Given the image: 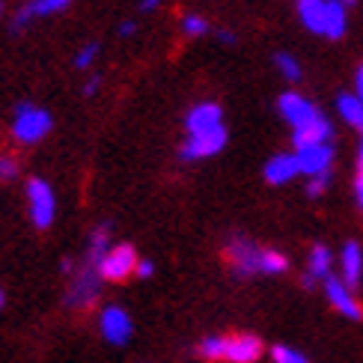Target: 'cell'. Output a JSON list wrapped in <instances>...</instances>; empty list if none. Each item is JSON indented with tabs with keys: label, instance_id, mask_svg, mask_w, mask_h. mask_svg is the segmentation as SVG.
I'll use <instances>...</instances> for the list:
<instances>
[{
	"label": "cell",
	"instance_id": "24",
	"mask_svg": "<svg viewBox=\"0 0 363 363\" xmlns=\"http://www.w3.org/2000/svg\"><path fill=\"white\" fill-rule=\"evenodd\" d=\"M271 357H274V363H310L304 354L289 349V345H274V349H271Z\"/></svg>",
	"mask_w": 363,
	"mask_h": 363
},
{
	"label": "cell",
	"instance_id": "8",
	"mask_svg": "<svg viewBox=\"0 0 363 363\" xmlns=\"http://www.w3.org/2000/svg\"><path fill=\"white\" fill-rule=\"evenodd\" d=\"M262 357V340L253 334L223 337V360L230 363H256Z\"/></svg>",
	"mask_w": 363,
	"mask_h": 363
},
{
	"label": "cell",
	"instance_id": "19",
	"mask_svg": "<svg viewBox=\"0 0 363 363\" xmlns=\"http://www.w3.org/2000/svg\"><path fill=\"white\" fill-rule=\"evenodd\" d=\"M298 18L310 33L325 36V0H304V4H298Z\"/></svg>",
	"mask_w": 363,
	"mask_h": 363
},
{
	"label": "cell",
	"instance_id": "23",
	"mask_svg": "<svg viewBox=\"0 0 363 363\" xmlns=\"http://www.w3.org/2000/svg\"><path fill=\"white\" fill-rule=\"evenodd\" d=\"M200 357H206V360H223V337H206L200 342Z\"/></svg>",
	"mask_w": 363,
	"mask_h": 363
},
{
	"label": "cell",
	"instance_id": "9",
	"mask_svg": "<svg viewBox=\"0 0 363 363\" xmlns=\"http://www.w3.org/2000/svg\"><path fill=\"white\" fill-rule=\"evenodd\" d=\"M334 140V125L325 113H319L313 123L301 125L292 131V143H295V152L298 149H310V146H322V143H330Z\"/></svg>",
	"mask_w": 363,
	"mask_h": 363
},
{
	"label": "cell",
	"instance_id": "12",
	"mask_svg": "<svg viewBox=\"0 0 363 363\" xmlns=\"http://www.w3.org/2000/svg\"><path fill=\"white\" fill-rule=\"evenodd\" d=\"M101 334L113 345H125L131 340V315L123 307H108L101 313Z\"/></svg>",
	"mask_w": 363,
	"mask_h": 363
},
{
	"label": "cell",
	"instance_id": "1",
	"mask_svg": "<svg viewBox=\"0 0 363 363\" xmlns=\"http://www.w3.org/2000/svg\"><path fill=\"white\" fill-rule=\"evenodd\" d=\"M48 131H51V113H48V111L33 108V104H27V101L15 108V123H12L15 140H21V143H36V140H42Z\"/></svg>",
	"mask_w": 363,
	"mask_h": 363
},
{
	"label": "cell",
	"instance_id": "14",
	"mask_svg": "<svg viewBox=\"0 0 363 363\" xmlns=\"http://www.w3.org/2000/svg\"><path fill=\"white\" fill-rule=\"evenodd\" d=\"M340 277L349 289H357L363 280V247L360 241H345L340 250Z\"/></svg>",
	"mask_w": 363,
	"mask_h": 363
},
{
	"label": "cell",
	"instance_id": "5",
	"mask_svg": "<svg viewBox=\"0 0 363 363\" xmlns=\"http://www.w3.org/2000/svg\"><path fill=\"white\" fill-rule=\"evenodd\" d=\"M27 200H30V218L39 230H48L54 220V191L48 182L42 179H30L27 182Z\"/></svg>",
	"mask_w": 363,
	"mask_h": 363
},
{
	"label": "cell",
	"instance_id": "15",
	"mask_svg": "<svg viewBox=\"0 0 363 363\" xmlns=\"http://www.w3.org/2000/svg\"><path fill=\"white\" fill-rule=\"evenodd\" d=\"M99 277L101 274H96V265L86 262V268L81 271L78 277H74L72 289H69V304L72 307H89V304H93L96 295H99Z\"/></svg>",
	"mask_w": 363,
	"mask_h": 363
},
{
	"label": "cell",
	"instance_id": "13",
	"mask_svg": "<svg viewBox=\"0 0 363 363\" xmlns=\"http://www.w3.org/2000/svg\"><path fill=\"white\" fill-rule=\"evenodd\" d=\"M295 176H301L298 152H277V155L268 158V164H265V182L268 185H289Z\"/></svg>",
	"mask_w": 363,
	"mask_h": 363
},
{
	"label": "cell",
	"instance_id": "18",
	"mask_svg": "<svg viewBox=\"0 0 363 363\" xmlns=\"http://www.w3.org/2000/svg\"><path fill=\"white\" fill-rule=\"evenodd\" d=\"M337 113H340V119H345L349 128L363 134V101L354 93H340L337 96Z\"/></svg>",
	"mask_w": 363,
	"mask_h": 363
},
{
	"label": "cell",
	"instance_id": "16",
	"mask_svg": "<svg viewBox=\"0 0 363 363\" xmlns=\"http://www.w3.org/2000/svg\"><path fill=\"white\" fill-rule=\"evenodd\" d=\"M349 30V6L342 0H325V39L340 42Z\"/></svg>",
	"mask_w": 363,
	"mask_h": 363
},
{
	"label": "cell",
	"instance_id": "20",
	"mask_svg": "<svg viewBox=\"0 0 363 363\" xmlns=\"http://www.w3.org/2000/svg\"><path fill=\"white\" fill-rule=\"evenodd\" d=\"M69 4H72V0H33V4L24 6L18 15H15V30H18L21 24H27L33 15H51V12L66 9Z\"/></svg>",
	"mask_w": 363,
	"mask_h": 363
},
{
	"label": "cell",
	"instance_id": "39",
	"mask_svg": "<svg viewBox=\"0 0 363 363\" xmlns=\"http://www.w3.org/2000/svg\"><path fill=\"white\" fill-rule=\"evenodd\" d=\"M0 12H4V4H0Z\"/></svg>",
	"mask_w": 363,
	"mask_h": 363
},
{
	"label": "cell",
	"instance_id": "34",
	"mask_svg": "<svg viewBox=\"0 0 363 363\" xmlns=\"http://www.w3.org/2000/svg\"><path fill=\"white\" fill-rule=\"evenodd\" d=\"M119 33H123V36H131V33H134V24H131V21H125L123 27H119Z\"/></svg>",
	"mask_w": 363,
	"mask_h": 363
},
{
	"label": "cell",
	"instance_id": "21",
	"mask_svg": "<svg viewBox=\"0 0 363 363\" xmlns=\"http://www.w3.org/2000/svg\"><path fill=\"white\" fill-rule=\"evenodd\" d=\"M274 66H277V72L283 74L286 81H301V63H298V57L286 54V51H277L274 54Z\"/></svg>",
	"mask_w": 363,
	"mask_h": 363
},
{
	"label": "cell",
	"instance_id": "17",
	"mask_svg": "<svg viewBox=\"0 0 363 363\" xmlns=\"http://www.w3.org/2000/svg\"><path fill=\"white\" fill-rule=\"evenodd\" d=\"M307 274L313 280H322V283L334 274V250L328 245H313L310 259H307Z\"/></svg>",
	"mask_w": 363,
	"mask_h": 363
},
{
	"label": "cell",
	"instance_id": "27",
	"mask_svg": "<svg viewBox=\"0 0 363 363\" xmlns=\"http://www.w3.org/2000/svg\"><path fill=\"white\" fill-rule=\"evenodd\" d=\"M96 54H99V45H96V42L84 45V51H81L78 57H74V66H78V69H86V66L96 60Z\"/></svg>",
	"mask_w": 363,
	"mask_h": 363
},
{
	"label": "cell",
	"instance_id": "6",
	"mask_svg": "<svg viewBox=\"0 0 363 363\" xmlns=\"http://www.w3.org/2000/svg\"><path fill=\"white\" fill-rule=\"evenodd\" d=\"M138 253H134L131 245H116L111 247L108 253H104V259L99 265V274L104 280H125L128 274H134L138 271Z\"/></svg>",
	"mask_w": 363,
	"mask_h": 363
},
{
	"label": "cell",
	"instance_id": "3",
	"mask_svg": "<svg viewBox=\"0 0 363 363\" xmlns=\"http://www.w3.org/2000/svg\"><path fill=\"white\" fill-rule=\"evenodd\" d=\"M325 298L330 301V307H334L340 315H345L349 322H360L363 319V307H360L354 289H349L340 274H330L325 280Z\"/></svg>",
	"mask_w": 363,
	"mask_h": 363
},
{
	"label": "cell",
	"instance_id": "7",
	"mask_svg": "<svg viewBox=\"0 0 363 363\" xmlns=\"http://www.w3.org/2000/svg\"><path fill=\"white\" fill-rule=\"evenodd\" d=\"M226 125L215 128V131H206V134H194V138H188V143L182 146V158L185 161H196V158H211L218 155L220 149L226 146Z\"/></svg>",
	"mask_w": 363,
	"mask_h": 363
},
{
	"label": "cell",
	"instance_id": "29",
	"mask_svg": "<svg viewBox=\"0 0 363 363\" xmlns=\"http://www.w3.org/2000/svg\"><path fill=\"white\" fill-rule=\"evenodd\" d=\"M354 200H357V206L363 211V167L354 170Z\"/></svg>",
	"mask_w": 363,
	"mask_h": 363
},
{
	"label": "cell",
	"instance_id": "2",
	"mask_svg": "<svg viewBox=\"0 0 363 363\" xmlns=\"http://www.w3.org/2000/svg\"><path fill=\"white\" fill-rule=\"evenodd\" d=\"M262 250L265 247H256L250 238L235 235V238H230V245H226V259H230L238 277L262 274Z\"/></svg>",
	"mask_w": 363,
	"mask_h": 363
},
{
	"label": "cell",
	"instance_id": "36",
	"mask_svg": "<svg viewBox=\"0 0 363 363\" xmlns=\"http://www.w3.org/2000/svg\"><path fill=\"white\" fill-rule=\"evenodd\" d=\"M158 6V0H143V9H155Z\"/></svg>",
	"mask_w": 363,
	"mask_h": 363
},
{
	"label": "cell",
	"instance_id": "10",
	"mask_svg": "<svg viewBox=\"0 0 363 363\" xmlns=\"http://www.w3.org/2000/svg\"><path fill=\"white\" fill-rule=\"evenodd\" d=\"M334 146L330 143H322V146H310V149H298V164H301V176H322V173H330L334 167Z\"/></svg>",
	"mask_w": 363,
	"mask_h": 363
},
{
	"label": "cell",
	"instance_id": "30",
	"mask_svg": "<svg viewBox=\"0 0 363 363\" xmlns=\"http://www.w3.org/2000/svg\"><path fill=\"white\" fill-rule=\"evenodd\" d=\"M354 96L363 101V63L354 69Z\"/></svg>",
	"mask_w": 363,
	"mask_h": 363
},
{
	"label": "cell",
	"instance_id": "31",
	"mask_svg": "<svg viewBox=\"0 0 363 363\" xmlns=\"http://www.w3.org/2000/svg\"><path fill=\"white\" fill-rule=\"evenodd\" d=\"M138 277H152V262H149V259L138 262Z\"/></svg>",
	"mask_w": 363,
	"mask_h": 363
},
{
	"label": "cell",
	"instance_id": "4",
	"mask_svg": "<svg viewBox=\"0 0 363 363\" xmlns=\"http://www.w3.org/2000/svg\"><path fill=\"white\" fill-rule=\"evenodd\" d=\"M277 111H280V116L286 119V123L292 125V131L301 128V125H307V123H313V119L322 113L307 96L295 93V89H286V93L277 99Z\"/></svg>",
	"mask_w": 363,
	"mask_h": 363
},
{
	"label": "cell",
	"instance_id": "32",
	"mask_svg": "<svg viewBox=\"0 0 363 363\" xmlns=\"http://www.w3.org/2000/svg\"><path fill=\"white\" fill-rule=\"evenodd\" d=\"M218 39H220V42H226V45H233V42H235V33H230V30H220Z\"/></svg>",
	"mask_w": 363,
	"mask_h": 363
},
{
	"label": "cell",
	"instance_id": "37",
	"mask_svg": "<svg viewBox=\"0 0 363 363\" xmlns=\"http://www.w3.org/2000/svg\"><path fill=\"white\" fill-rule=\"evenodd\" d=\"M342 4H345V6H352V4H354V0H342Z\"/></svg>",
	"mask_w": 363,
	"mask_h": 363
},
{
	"label": "cell",
	"instance_id": "38",
	"mask_svg": "<svg viewBox=\"0 0 363 363\" xmlns=\"http://www.w3.org/2000/svg\"><path fill=\"white\" fill-rule=\"evenodd\" d=\"M0 307H4V292H0Z\"/></svg>",
	"mask_w": 363,
	"mask_h": 363
},
{
	"label": "cell",
	"instance_id": "40",
	"mask_svg": "<svg viewBox=\"0 0 363 363\" xmlns=\"http://www.w3.org/2000/svg\"><path fill=\"white\" fill-rule=\"evenodd\" d=\"M298 4H304V0H298Z\"/></svg>",
	"mask_w": 363,
	"mask_h": 363
},
{
	"label": "cell",
	"instance_id": "22",
	"mask_svg": "<svg viewBox=\"0 0 363 363\" xmlns=\"http://www.w3.org/2000/svg\"><path fill=\"white\" fill-rule=\"evenodd\" d=\"M286 268H289V259L280 250H271V247L262 250V274H283Z\"/></svg>",
	"mask_w": 363,
	"mask_h": 363
},
{
	"label": "cell",
	"instance_id": "35",
	"mask_svg": "<svg viewBox=\"0 0 363 363\" xmlns=\"http://www.w3.org/2000/svg\"><path fill=\"white\" fill-rule=\"evenodd\" d=\"M357 167H363V134H360V143H357Z\"/></svg>",
	"mask_w": 363,
	"mask_h": 363
},
{
	"label": "cell",
	"instance_id": "26",
	"mask_svg": "<svg viewBox=\"0 0 363 363\" xmlns=\"http://www.w3.org/2000/svg\"><path fill=\"white\" fill-rule=\"evenodd\" d=\"M182 24H185V33L188 36H203L206 30H208V21L200 18V15H185V21H182Z\"/></svg>",
	"mask_w": 363,
	"mask_h": 363
},
{
	"label": "cell",
	"instance_id": "11",
	"mask_svg": "<svg viewBox=\"0 0 363 363\" xmlns=\"http://www.w3.org/2000/svg\"><path fill=\"white\" fill-rule=\"evenodd\" d=\"M185 125H188V138H194V134H206V131L220 128V125H223V111H220V104H215V101L196 104V108L188 111Z\"/></svg>",
	"mask_w": 363,
	"mask_h": 363
},
{
	"label": "cell",
	"instance_id": "33",
	"mask_svg": "<svg viewBox=\"0 0 363 363\" xmlns=\"http://www.w3.org/2000/svg\"><path fill=\"white\" fill-rule=\"evenodd\" d=\"M99 84H101V81H99V78H93V81H89V84L84 86V93H86V96H93L96 89H99Z\"/></svg>",
	"mask_w": 363,
	"mask_h": 363
},
{
	"label": "cell",
	"instance_id": "25",
	"mask_svg": "<svg viewBox=\"0 0 363 363\" xmlns=\"http://www.w3.org/2000/svg\"><path fill=\"white\" fill-rule=\"evenodd\" d=\"M330 188V173H322V176H313V179H307V196H322L325 191Z\"/></svg>",
	"mask_w": 363,
	"mask_h": 363
},
{
	"label": "cell",
	"instance_id": "28",
	"mask_svg": "<svg viewBox=\"0 0 363 363\" xmlns=\"http://www.w3.org/2000/svg\"><path fill=\"white\" fill-rule=\"evenodd\" d=\"M18 176V164H15L9 155H0V182H9Z\"/></svg>",
	"mask_w": 363,
	"mask_h": 363
}]
</instances>
